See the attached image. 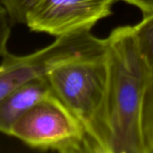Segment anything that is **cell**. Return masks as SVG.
<instances>
[{
	"mask_svg": "<svg viewBox=\"0 0 153 153\" xmlns=\"http://www.w3.org/2000/svg\"><path fill=\"white\" fill-rule=\"evenodd\" d=\"M105 39L107 82L89 153H146L142 120L150 73L132 26L118 27Z\"/></svg>",
	"mask_w": 153,
	"mask_h": 153,
	"instance_id": "1",
	"label": "cell"
},
{
	"mask_svg": "<svg viewBox=\"0 0 153 153\" xmlns=\"http://www.w3.org/2000/svg\"><path fill=\"white\" fill-rule=\"evenodd\" d=\"M9 135L35 150L89 153L83 125L54 93L24 113L13 125Z\"/></svg>",
	"mask_w": 153,
	"mask_h": 153,
	"instance_id": "2",
	"label": "cell"
},
{
	"mask_svg": "<svg viewBox=\"0 0 153 153\" xmlns=\"http://www.w3.org/2000/svg\"><path fill=\"white\" fill-rule=\"evenodd\" d=\"M91 30H82L56 37L48 46L26 56L6 52L0 64V100L26 82L47 75L56 66L79 58L103 55L106 39Z\"/></svg>",
	"mask_w": 153,
	"mask_h": 153,
	"instance_id": "3",
	"label": "cell"
},
{
	"mask_svg": "<svg viewBox=\"0 0 153 153\" xmlns=\"http://www.w3.org/2000/svg\"><path fill=\"white\" fill-rule=\"evenodd\" d=\"M47 77L53 93L83 125L89 140L106 89V52L61 64Z\"/></svg>",
	"mask_w": 153,
	"mask_h": 153,
	"instance_id": "4",
	"label": "cell"
},
{
	"mask_svg": "<svg viewBox=\"0 0 153 153\" xmlns=\"http://www.w3.org/2000/svg\"><path fill=\"white\" fill-rule=\"evenodd\" d=\"M116 0H34L25 23L35 32L54 37L91 30L112 13Z\"/></svg>",
	"mask_w": 153,
	"mask_h": 153,
	"instance_id": "5",
	"label": "cell"
},
{
	"mask_svg": "<svg viewBox=\"0 0 153 153\" xmlns=\"http://www.w3.org/2000/svg\"><path fill=\"white\" fill-rule=\"evenodd\" d=\"M53 93L47 75L35 78L0 100V133L9 135L13 125L46 96Z\"/></svg>",
	"mask_w": 153,
	"mask_h": 153,
	"instance_id": "6",
	"label": "cell"
},
{
	"mask_svg": "<svg viewBox=\"0 0 153 153\" xmlns=\"http://www.w3.org/2000/svg\"><path fill=\"white\" fill-rule=\"evenodd\" d=\"M138 50L153 80V13L143 15V20L133 27Z\"/></svg>",
	"mask_w": 153,
	"mask_h": 153,
	"instance_id": "7",
	"label": "cell"
},
{
	"mask_svg": "<svg viewBox=\"0 0 153 153\" xmlns=\"http://www.w3.org/2000/svg\"><path fill=\"white\" fill-rule=\"evenodd\" d=\"M142 126L146 153H151L153 146V80H150L144 95Z\"/></svg>",
	"mask_w": 153,
	"mask_h": 153,
	"instance_id": "8",
	"label": "cell"
},
{
	"mask_svg": "<svg viewBox=\"0 0 153 153\" xmlns=\"http://www.w3.org/2000/svg\"><path fill=\"white\" fill-rule=\"evenodd\" d=\"M34 0H0L5 9L10 23L24 24L26 14Z\"/></svg>",
	"mask_w": 153,
	"mask_h": 153,
	"instance_id": "9",
	"label": "cell"
},
{
	"mask_svg": "<svg viewBox=\"0 0 153 153\" xmlns=\"http://www.w3.org/2000/svg\"><path fill=\"white\" fill-rule=\"evenodd\" d=\"M7 13L0 4V56L2 57L7 50V43L10 37L11 28Z\"/></svg>",
	"mask_w": 153,
	"mask_h": 153,
	"instance_id": "10",
	"label": "cell"
},
{
	"mask_svg": "<svg viewBox=\"0 0 153 153\" xmlns=\"http://www.w3.org/2000/svg\"><path fill=\"white\" fill-rule=\"evenodd\" d=\"M123 1H126V3L139 8L143 15L153 13V0H123Z\"/></svg>",
	"mask_w": 153,
	"mask_h": 153,
	"instance_id": "11",
	"label": "cell"
},
{
	"mask_svg": "<svg viewBox=\"0 0 153 153\" xmlns=\"http://www.w3.org/2000/svg\"><path fill=\"white\" fill-rule=\"evenodd\" d=\"M151 153H153V146H152V151H151Z\"/></svg>",
	"mask_w": 153,
	"mask_h": 153,
	"instance_id": "12",
	"label": "cell"
}]
</instances>
